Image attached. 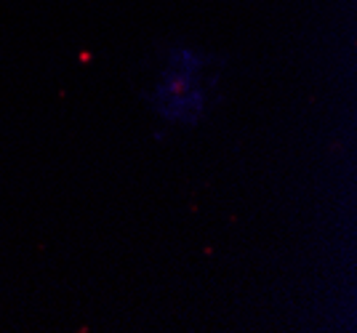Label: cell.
Instances as JSON below:
<instances>
[{
  "instance_id": "1",
  "label": "cell",
  "mask_w": 357,
  "mask_h": 333,
  "mask_svg": "<svg viewBox=\"0 0 357 333\" xmlns=\"http://www.w3.org/2000/svg\"><path fill=\"white\" fill-rule=\"evenodd\" d=\"M206 59L190 48H176L152 91V104L165 121L195 123L206 109V88L200 83Z\"/></svg>"
}]
</instances>
